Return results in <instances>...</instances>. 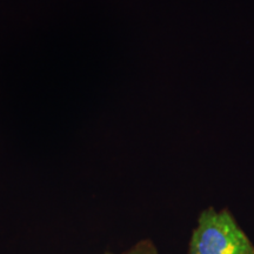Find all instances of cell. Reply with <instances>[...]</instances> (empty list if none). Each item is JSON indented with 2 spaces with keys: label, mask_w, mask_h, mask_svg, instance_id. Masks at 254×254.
Returning a JSON list of instances; mask_svg holds the SVG:
<instances>
[{
  "label": "cell",
  "mask_w": 254,
  "mask_h": 254,
  "mask_svg": "<svg viewBox=\"0 0 254 254\" xmlns=\"http://www.w3.org/2000/svg\"><path fill=\"white\" fill-rule=\"evenodd\" d=\"M126 254H158V251L151 241H141Z\"/></svg>",
  "instance_id": "7a4b0ae2"
},
{
  "label": "cell",
  "mask_w": 254,
  "mask_h": 254,
  "mask_svg": "<svg viewBox=\"0 0 254 254\" xmlns=\"http://www.w3.org/2000/svg\"><path fill=\"white\" fill-rule=\"evenodd\" d=\"M189 254H254V245L228 209L209 207L199 215Z\"/></svg>",
  "instance_id": "6da1fadb"
}]
</instances>
